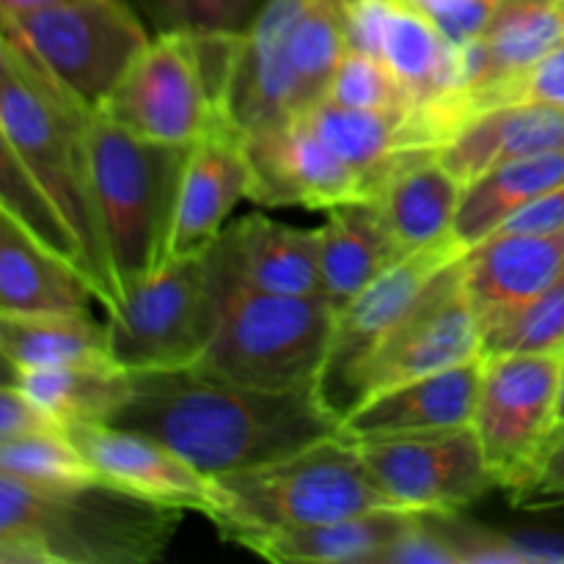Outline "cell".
Instances as JSON below:
<instances>
[{
    "mask_svg": "<svg viewBox=\"0 0 564 564\" xmlns=\"http://www.w3.org/2000/svg\"><path fill=\"white\" fill-rule=\"evenodd\" d=\"M102 113L135 135L171 147H193L229 119L202 42L182 31H163L149 42Z\"/></svg>",
    "mask_w": 564,
    "mask_h": 564,
    "instance_id": "cell-10",
    "label": "cell"
},
{
    "mask_svg": "<svg viewBox=\"0 0 564 564\" xmlns=\"http://www.w3.org/2000/svg\"><path fill=\"white\" fill-rule=\"evenodd\" d=\"M44 3H61V0H3V14H14V11H25Z\"/></svg>",
    "mask_w": 564,
    "mask_h": 564,
    "instance_id": "cell-44",
    "label": "cell"
},
{
    "mask_svg": "<svg viewBox=\"0 0 564 564\" xmlns=\"http://www.w3.org/2000/svg\"><path fill=\"white\" fill-rule=\"evenodd\" d=\"M301 119L341 163L361 176L369 198L378 196L383 182L411 149H435L416 121L378 110L345 108L330 99L308 108Z\"/></svg>",
    "mask_w": 564,
    "mask_h": 564,
    "instance_id": "cell-27",
    "label": "cell"
},
{
    "mask_svg": "<svg viewBox=\"0 0 564 564\" xmlns=\"http://www.w3.org/2000/svg\"><path fill=\"white\" fill-rule=\"evenodd\" d=\"M0 352L6 367L14 369L116 364L110 356L108 328H99L88 312L31 314V317L0 314Z\"/></svg>",
    "mask_w": 564,
    "mask_h": 564,
    "instance_id": "cell-30",
    "label": "cell"
},
{
    "mask_svg": "<svg viewBox=\"0 0 564 564\" xmlns=\"http://www.w3.org/2000/svg\"><path fill=\"white\" fill-rule=\"evenodd\" d=\"M507 540L521 564H564V532L545 527H510Z\"/></svg>",
    "mask_w": 564,
    "mask_h": 564,
    "instance_id": "cell-43",
    "label": "cell"
},
{
    "mask_svg": "<svg viewBox=\"0 0 564 564\" xmlns=\"http://www.w3.org/2000/svg\"><path fill=\"white\" fill-rule=\"evenodd\" d=\"M66 435L86 457L94 477L182 510L215 516V485L149 435L113 424H72Z\"/></svg>",
    "mask_w": 564,
    "mask_h": 564,
    "instance_id": "cell-18",
    "label": "cell"
},
{
    "mask_svg": "<svg viewBox=\"0 0 564 564\" xmlns=\"http://www.w3.org/2000/svg\"><path fill=\"white\" fill-rule=\"evenodd\" d=\"M55 430H64V424L47 408L39 405L33 397L17 389L14 383L3 386V394H0V441L36 433H55Z\"/></svg>",
    "mask_w": 564,
    "mask_h": 564,
    "instance_id": "cell-39",
    "label": "cell"
},
{
    "mask_svg": "<svg viewBox=\"0 0 564 564\" xmlns=\"http://www.w3.org/2000/svg\"><path fill=\"white\" fill-rule=\"evenodd\" d=\"M564 229V185L543 193L540 198L518 209L499 231L512 235H554Z\"/></svg>",
    "mask_w": 564,
    "mask_h": 564,
    "instance_id": "cell-40",
    "label": "cell"
},
{
    "mask_svg": "<svg viewBox=\"0 0 564 564\" xmlns=\"http://www.w3.org/2000/svg\"><path fill=\"white\" fill-rule=\"evenodd\" d=\"M463 182L441 163L438 149H411L375 202L408 253L449 240L463 198Z\"/></svg>",
    "mask_w": 564,
    "mask_h": 564,
    "instance_id": "cell-26",
    "label": "cell"
},
{
    "mask_svg": "<svg viewBox=\"0 0 564 564\" xmlns=\"http://www.w3.org/2000/svg\"><path fill=\"white\" fill-rule=\"evenodd\" d=\"M0 474L31 485H75L94 477L66 430L0 441Z\"/></svg>",
    "mask_w": 564,
    "mask_h": 564,
    "instance_id": "cell-33",
    "label": "cell"
},
{
    "mask_svg": "<svg viewBox=\"0 0 564 564\" xmlns=\"http://www.w3.org/2000/svg\"><path fill=\"white\" fill-rule=\"evenodd\" d=\"M378 488L400 510L463 512L499 488L474 427L356 441Z\"/></svg>",
    "mask_w": 564,
    "mask_h": 564,
    "instance_id": "cell-13",
    "label": "cell"
},
{
    "mask_svg": "<svg viewBox=\"0 0 564 564\" xmlns=\"http://www.w3.org/2000/svg\"><path fill=\"white\" fill-rule=\"evenodd\" d=\"M220 308L235 292L325 295L319 229H295L268 215H248L204 251Z\"/></svg>",
    "mask_w": 564,
    "mask_h": 564,
    "instance_id": "cell-15",
    "label": "cell"
},
{
    "mask_svg": "<svg viewBox=\"0 0 564 564\" xmlns=\"http://www.w3.org/2000/svg\"><path fill=\"white\" fill-rule=\"evenodd\" d=\"M564 108L540 102L496 105L471 116L444 147L438 158L463 185L488 169L518 158L562 152Z\"/></svg>",
    "mask_w": 564,
    "mask_h": 564,
    "instance_id": "cell-24",
    "label": "cell"
},
{
    "mask_svg": "<svg viewBox=\"0 0 564 564\" xmlns=\"http://www.w3.org/2000/svg\"><path fill=\"white\" fill-rule=\"evenodd\" d=\"M3 22L91 113L108 105L152 42L124 0H61L3 14Z\"/></svg>",
    "mask_w": 564,
    "mask_h": 564,
    "instance_id": "cell-8",
    "label": "cell"
},
{
    "mask_svg": "<svg viewBox=\"0 0 564 564\" xmlns=\"http://www.w3.org/2000/svg\"><path fill=\"white\" fill-rule=\"evenodd\" d=\"M405 3H411V6H416L419 11H427V9H433L435 3H441V0H405Z\"/></svg>",
    "mask_w": 564,
    "mask_h": 564,
    "instance_id": "cell-46",
    "label": "cell"
},
{
    "mask_svg": "<svg viewBox=\"0 0 564 564\" xmlns=\"http://www.w3.org/2000/svg\"><path fill=\"white\" fill-rule=\"evenodd\" d=\"M253 169L242 130L224 119L213 132L193 143L176 204L171 259L207 251L242 198H251Z\"/></svg>",
    "mask_w": 564,
    "mask_h": 564,
    "instance_id": "cell-20",
    "label": "cell"
},
{
    "mask_svg": "<svg viewBox=\"0 0 564 564\" xmlns=\"http://www.w3.org/2000/svg\"><path fill=\"white\" fill-rule=\"evenodd\" d=\"M496 6H499V0H441L424 14L435 22V28L455 47L463 50L482 36Z\"/></svg>",
    "mask_w": 564,
    "mask_h": 564,
    "instance_id": "cell-38",
    "label": "cell"
},
{
    "mask_svg": "<svg viewBox=\"0 0 564 564\" xmlns=\"http://www.w3.org/2000/svg\"><path fill=\"white\" fill-rule=\"evenodd\" d=\"M182 512L99 477L31 485L0 474V564L158 562Z\"/></svg>",
    "mask_w": 564,
    "mask_h": 564,
    "instance_id": "cell-3",
    "label": "cell"
},
{
    "mask_svg": "<svg viewBox=\"0 0 564 564\" xmlns=\"http://www.w3.org/2000/svg\"><path fill=\"white\" fill-rule=\"evenodd\" d=\"M99 301L88 275L0 213V314H86Z\"/></svg>",
    "mask_w": 564,
    "mask_h": 564,
    "instance_id": "cell-23",
    "label": "cell"
},
{
    "mask_svg": "<svg viewBox=\"0 0 564 564\" xmlns=\"http://www.w3.org/2000/svg\"><path fill=\"white\" fill-rule=\"evenodd\" d=\"M562 356H485L474 433L499 488L521 499L556 430Z\"/></svg>",
    "mask_w": 564,
    "mask_h": 564,
    "instance_id": "cell-11",
    "label": "cell"
},
{
    "mask_svg": "<svg viewBox=\"0 0 564 564\" xmlns=\"http://www.w3.org/2000/svg\"><path fill=\"white\" fill-rule=\"evenodd\" d=\"M242 141L253 169L251 202L262 207L301 204L330 209L336 204L369 198L361 176L341 163L301 116L242 132Z\"/></svg>",
    "mask_w": 564,
    "mask_h": 564,
    "instance_id": "cell-16",
    "label": "cell"
},
{
    "mask_svg": "<svg viewBox=\"0 0 564 564\" xmlns=\"http://www.w3.org/2000/svg\"><path fill=\"white\" fill-rule=\"evenodd\" d=\"M424 518L449 543L457 564H521L505 529L485 527L463 512H424Z\"/></svg>",
    "mask_w": 564,
    "mask_h": 564,
    "instance_id": "cell-36",
    "label": "cell"
},
{
    "mask_svg": "<svg viewBox=\"0 0 564 564\" xmlns=\"http://www.w3.org/2000/svg\"><path fill=\"white\" fill-rule=\"evenodd\" d=\"M0 135L75 231L99 303L121 301L94 191L91 110L77 102L3 22L0 36Z\"/></svg>",
    "mask_w": 564,
    "mask_h": 564,
    "instance_id": "cell-2",
    "label": "cell"
},
{
    "mask_svg": "<svg viewBox=\"0 0 564 564\" xmlns=\"http://www.w3.org/2000/svg\"><path fill=\"white\" fill-rule=\"evenodd\" d=\"M319 226V264L325 295L336 308L367 290L375 279L408 257L375 198L345 202L325 209Z\"/></svg>",
    "mask_w": 564,
    "mask_h": 564,
    "instance_id": "cell-25",
    "label": "cell"
},
{
    "mask_svg": "<svg viewBox=\"0 0 564 564\" xmlns=\"http://www.w3.org/2000/svg\"><path fill=\"white\" fill-rule=\"evenodd\" d=\"M564 42V0H499L488 28L463 47L474 116L518 102L529 72Z\"/></svg>",
    "mask_w": 564,
    "mask_h": 564,
    "instance_id": "cell-17",
    "label": "cell"
},
{
    "mask_svg": "<svg viewBox=\"0 0 564 564\" xmlns=\"http://www.w3.org/2000/svg\"><path fill=\"white\" fill-rule=\"evenodd\" d=\"M556 427H564V352L560 369V400H556Z\"/></svg>",
    "mask_w": 564,
    "mask_h": 564,
    "instance_id": "cell-45",
    "label": "cell"
},
{
    "mask_svg": "<svg viewBox=\"0 0 564 564\" xmlns=\"http://www.w3.org/2000/svg\"><path fill=\"white\" fill-rule=\"evenodd\" d=\"M347 47L372 53L394 72L444 147L474 116L466 88V61L424 11L405 0H345Z\"/></svg>",
    "mask_w": 564,
    "mask_h": 564,
    "instance_id": "cell-9",
    "label": "cell"
},
{
    "mask_svg": "<svg viewBox=\"0 0 564 564\" xmlns=\"http://www.w3.org/2000/svg\"><path fill=\"white\" fill-rule=\"evenodd\" d=\"M218 319L220 301L204 253L174 257L108 308L110 356L130 375L196 367Z\"/></svg>",
    "mask_w": 564,
    "mask_h": 564,
    "instance_id": "cell-7",
    "label": "cell"
},
{
    "mask_svg": "<svg viewBox=\"0 0 564 564\" xmlns=\"http://www.w3.org/2000/svg\"><path fill=\"white\" fill-rule=\"evenodd\" d=\"M463 253H466V246H460L455 237L419 248L394 268L386 270L352 301L336 308V328L328 361H325L323 378H319V394L341 422L352 411V383H356L361 364L372 356L375 347L416 301L424 284Z\"/></svg>",
    "mask_w": 564,
    "mask_h": 564,
    "instance_id": "cell-14",
    "label": "cell"
},
{
    "mask_svg": "<svg viewBox=\"0 0 564 564\" xmlns=\"http://www.w3.org/2000/svg\"><path fill=\"white\" fill-rule=\"evenodd\" d=\"M191 149L135 135L102 110L91 113L94 191L121 295L171 259L176 204Z\"/></svg>",
    "mask_w": 564,
    "mask_h": 564,
    "instance_id": "cell-4",
    "label": "cell"
},
{
    "mask_svg": "<svg viewBox=\"0 0 564 564\" xmlns=\"http://www.w3.org/2000/svg\"><path fill=\"white\" fill-rule=\"evenodd\" d=\"M17 389L47 408L66 427L72 424H110L132 391V375L116 364H77L53 369L9 367Z\"/></svg>",
    "mask_w": 564,
    "mask_h": 564,
    "instance_id": "cell-29",
    "label": "cell"
},
{
    "mask_svg": "<svg viewBox=\"0 0 564 564\" xmlns=\"http://www.w3.org/2000/svg\"><path fill=\"white\" fill-rule=\"evenodd\" d=\"M336 306L328 295L235 292L193 369L259 391L319 389Z\"/></svg>",
    "mask_w": 564,
    "mask_h": 564,
    "instance_id": "cell-6",
    "label": "cell"
},
{
    "mask_svg": "<svg viewBox=\"0 0 564 564\" xmlns=\"http://www.w3.org/2000/svg\"><path fill=\"white\" fill-rule=\"evenodd\" d=\"M152 20L163 31L242 33L251 31L262 0H147Z\"/></svg>",
    "mask_w": 564,
    "mask_h": 564,
    "instance_id": "cell-35",
    "label": "cell"
},
{
    "mask_svg": "<svg viewBox=\"0 0 564 564\" xmlns=\"http://www.w3.org/2000/svg\"><path fill=\"white\" fill-rule=\"evenodd\" d=\"M0 213L11 215L28 235L36 237L42 246H47L58 257L75 262L88 275L86 257H83L75 231L58 213L53 198L36 185V180L28 174L25 165L6 143L3 152H0Z\"/></svg>",
    "mask_w": 564,
    "mask_h": 564,
    "instance_id": "cell-31",
    "label": "cell"
},
{
    "mask_svg": "<svg viewBox=\"0 0 564 564\" xmlns=\"http://www.w3.org/2000/svg\"><path fill=\"white\" fill-rule=\"evenodd\" d=\"M113 427L149 435L204 477L248 471L341 435L319 389L259 391L198 369L135 372Z\"/></svg>",
    "mask_w": 564,
    "mask_h": 564,
    "instance_id": "cell-1",
    "label": "cell"
},
{
    "mask_svg": "<svg viewBox=\"0 0 564 564\" xmlns=\"http://www.w3.org/2000/svg\"><path fill=\"white\" fill-rule=\"evenodd\" d=\"M477 356H482V334L463 281V257H457L424 284L416 301L361 364L352 383V411L378 391Z\"/></svg>",
    "mask_w": 564,
    "mask_h": 564,
    "instance_id": "cell-12",
    "label": "cell"
},
{
    "mask_svg": "<svg viewBox=\"0 0 564 564\" xmlns=\"http://www.w3.org/2000/svg\"><path fill=\"white\" fill-rule=\"evenodd\" d=\"M560 185H564V149L494 165L463 187L452 235L460 246H477L496 235L518 209Z\"/></svg>",
    "mask_w": 564,
    "mask_h": 564,
    "instance_id": "cell-28",
    "label": "cell"
},
{
    "mask_svg": "<svg viewBox=\"0 0 564 564\" xmlns=\"http://www.w3.org/2000/svg\"><path fill=\"white\" fill-rule=\"evenodd\" d=\"M564 273V229L554 235L496 231L463 253V281L479 334L510 319Z\"/></svg>",
    "mask_w": 564,
    "mask_h": 564,
    "instance_id": "cell-19",
    "label": "cell"
},
{
    "mask_svg": "<svg viewBox=\"0 0 564 564\" xmlns=\"http://www.w3.org/2000/svg\"><path fill=\"white\" fill-rule=\"evenodd\" d=\"M213 485L215 516L209 521L224 538L240 529L312 527L397 507L345 433L268 466L215 477Z\"/></svg>",
    "mask_w": 564,
    "mask_h": 564,
    "instance_id": "cell-5",
    "label": "cell"
},
{
    "mask_svg": "<svg viewBox=\"0 0 564 564\" xmlns=\"http://www.w3.org/2000/svg\"><path fill=\"white\" fill-rule=\"evenodd\" d=\"M378 564H457L455 551L419 512L378 556Z\"/></svg>",
    "mask_w": 564,
    "mask_h": 564,
    "instance_id": "cell-37",
    "label": "cell"
},
{
    "mask_svg": "<svg viewBox=\"0 0 564 564\" xmlns=\"http://www.w3.org/2000/svg\"><path fill=\"white\" fill-rule=\"evenodd\" d=\"M482 364L485 356H477L457 367L422 375V378L378 391L341 422V430L347 438L361 441L378 438V435H413L471 427Z\"/></svg>",
    "mask_w": 564,
    "mask_h": 564,
    "instance_id": "cell-21",
    "label": "cell"
},
{
    "mask_svg": "<svg viewBox=\"0 0 564 564\" xmlns=\"http://www.w3.org/2000/svg\"><path fill=\"white\" fill-rule=\"evenodd\" d=\"M501 352H534L562 356L564 352V273L529 306L512 314L501 325L482 334V356Z\"/></svg>",
    "mask_w": 564,
    "mask_h": 564,
    "instance_id": "cell-34",
    "label": "cell"
},
{
    "mask_svg": "<svg viewBox=\"0 0 564 564\" xmlns=\"http://www.w3.org/2000/svg\"><path fill=\"white\" fill-rule=\"evenodd\" d=\"M328 99L336 105H345V108L378 110V113L402 116V119L416 121V127L424 132V138H427L435 149H441L438 143H435V138L430 135L427 127H424L411 94L405 91V86L397 80L394 72H391L378 55L347 47L345 58H341L339 69H336L334 83H330Z\"/></svg>",
    "mask_w": 564,
    "mask_h": 564,
    "instance_id": "cell-32",
    "label": "cell"
},
{
    "mask_svg": "<svg viewBox=\"0 0 564 564\" xmlns=\"http://www.w3.org/2000/svg\"><path fill=\"white\" fill-rule=\"evenodd\" d=\"M518 102H540L564 108V42L551 50L538 66L527 75Z\"/></svg>",
    "mask_w": 564,
    "mask_h": 564,
    "instance_id": "cell-42",
    "label": "cell"
},
{
    "mask_svg": "<svg viewBox=\"0 0 564 564\" xmlns=\"http://www.w3.org/2000/svg\"><path fill=\"white\" fill-rule=\"evenodd\" d=\"M416 516L389 507L312 527L240 529L226 540L275 564H378L386 545Z\"/></svg>",
    "mask_w": 564,
    "mask_h": 564,
    "instance_id": "cell-22",
    "label": "cell"
},
{
    "mask_svg": "<svg viewBox=\"0 0 564 564\" xmlns=\"http://www.w3.org/2000/svg\"><path fill=\"white\" fill-rule=\"evenodd\" d=\"M534 499L564 501V427H556L538 463L532 482L516 505H529Z\"/></svg>",
    "mask_w": 564,
    "mask_h": 564,
    "instance_id": "cell-41",
    "label": "cell"
}]
</instances>
